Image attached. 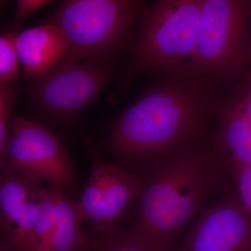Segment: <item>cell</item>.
Masks as SVG:
<instances>
[{
	"mask_svg": "<svg viewBox=\"0 0 251 251\" xmlns=\"http://www.w3.org/2000/svg\"><path fill=\"white\" fill-rule=\"evenodd\" d=\"M219 85L184 71L162 74L115 122L112 150L128 161L153 165L202 143L206 120L221 99Z\"/></svg>",
	"mask_w": 251,
	"mask_h": 251,
	"instance_id": "1",
	"label": "cell"
},
{
	"mask_svg": "<svg viewBox=\"0 0 251 251\" xmlns=\"http://www.w3.org/2000/svg\"><path fill=\"white\" fill-rule=\"evenodd\" d=\"M224 158L202 143L163 158L144 179L130 232L155 251H169L185 227L219 191Z\"/></svg>",
	"mask_w": 251,
	"mask_h": 251,
	"instance_id": "2",
	"label": "cell"
},
{
	"mask_svg": "<svg viewBox=\"0 0 251 251\" xmlns=\"http://www.w3.org/2000/svg\"><path fill=\"white\" fill-rule=\"evenodd\" d=\"M202 0H159L145 6L140 31L123 81L140 73L179 71L196 49Z\"/></svg>",
	"mask_w": 251,
	"mask_h": 251,
	"instance_id": "3",
	"label": "cell"
},
{
	"mask_svg": "<svg viewBox=\"0 0 251 251\" xmlns=\"http://www.w3.org/2000/svg\"><path fill=\"white\" fill-rule=\"evenodd\" d=\"M145 6L135 0H69L49 23L58 28L69 45L64 59L105 62L129 44Z\"/></svg>",
	"mask_w": 251,
	"mask_h": 251,
	"instance_id": "4",
	"label": "cell"
},
{
	"mask_svg": "<svg viewBox=\"0 0 251 251\" xmlns=\"http://www.w3.org/2000/svg\"><path fill=\"white\" fill-rule=\"evenodd\" d=\"M250 1L202 0L196 49L180 70L211 77L220 84L243 78L251 64L248 37Z\"/></svg>",
	"mask_w": 251,
	"mask_h": 251,
	"instance_id": "5",
	"label": "cell"
},
{
	"mask_svg": "<svg viewBox=\"0 0 251 251\" xmlns=\"http://www.w3.org/2000/svg\"><path fill=\"white\" fill-rule=\"evenodd\" d=\"M118 72L101 61L77 62L64 59L33 87L34 100L55 117H72L93 103Z\"/></svg>",
	"mask_w": 251,
	"mask_h": 251,
	"instance_id": "6",
	"label": "cell"
},
{
	"mask_svg": "<svg viewBox=\"0 0 251 251\" xmlns=\"http://www.w3.org/2000/svg\"><path fill=\"white\" fill-rule=\"evenodd\" d=\"M49 183L50 187L69 191L74 184V171L69 155L49 130L22 118L11 124L4 166Z\"/></svg>",
	"mask_w": 251,
	"mask_h": 251,
	"instance_id": "7",
	"label": "cell"
},
{
	"mask_svg": "<svg viewBox=\"0 0 251 251\" xmlns=\"http://www.w3.org/2000/svg\"><path fill=\"white\" fill-rule=\"evenodd\" d=\"M88 183L77 202L84 221L92 223L103 236L117 234V225L125 219L143 189L144 179L97 155Z\"/></svg>",
	"mask_w": 251,
	"mask_h": 251,
	"instance_id": "8",
	"label": "cell"
},
{
	"mask_svg": "<svg viewBox=\"0 0 251 251\" xmlns=\"http://www.w3.org/2000/svg\"><path fill=\"white\" fill-rule=\"evenodd\" d=\"M173 251H251V219L237 197L204 207Z\"/></svg>",
	"mask_w": 251,
	"mask_h": 251,
	"instance_id": "9",
	"label": "cell"
},
{
	"mask_svg": "<svg viewBox=\"0 0 251 251\" xmlns=\"http://www.w3.org/2000/svg\"><path fill=\"white\" fill-rule=\"evenodd\" d=\"M15 45L23 77L26 79L39 80L46 76L69 52L62 32L49 23L18 32Z\"/></svg>",
	"mask_w": 251,
	"mask_h": 251,
	"instance_id": "10",
	"label": "cell"
},
{
	"mask_svg": "<svg viewBox=\"0 0 251 251\" xmlns=\"http://www.w3.org/2000/svg\"><path fill=\"white\" fill-rule=\"evenodd\" d=\"M213 117L218 120L216 151L228 158L229 163L251 167V125L243 115L237 102L221 98Z\"/></svg>",
	"mask_w": 251,
	"mask_h": 251,
	"instance_id": "11",
	"label": "cell"
},
{
	"mask_svg": "<svg viewBox=\"0 0 251 251\" xmlns=\"http://www.w3.org/2000/svg\"><path fill=\"white\" fill-rule=\"evenodd\" d=\"M84 222L77 203L56 190L54 222L50 251H75L86 249L88 237L81 229Z\"/></svg>",
	"mask_w": 251,
	"mask_h": 251,
	"instance_id": "12",
	"label": "cell"
},
{
	"mask_svg": "<svg viewBox=\"0 0 251 251\" xmlns=\"http://www.w3.org/2000/svg\"><path fill=\"white\" fill-rule=\"evenodd\" d=\"M55 192L54 188H43L39 198V214L33 231L29 251H50L54 222Z\"/></svg>",
	"mask_w": 251,
	"mask_h": 251,
	"instance_id": "13",
	"label": "cell"
},
{
	"mask_svg": "<svg viewBox=\"0 0 251 251\" xmlns=\"http://www.w3.org/2000/svg\"><path fill=\"white\" fill-rule=\"evenodd\" d=\"M18 29L0 35V84L11 83L18 76L20 62L15 41Z\"/></svg>",
	"mask_w": 251,
	"mask_h": 251,
	"instance_id": "14",
	"label": "cell"
},
{
	"mask_svg": "<svg viewBox=\"0 0 251 251\" xmlns=\"http://www.w3.org/2000/svg\"><path fill=\"white\" fill-rule=\"evenodd\" d=\"M14 94L10 83L0 84V166H4L9 137L8 122L14 104Z\"/></svg>",
	"mask_w": 251,
	"mask_h": 251,
	"instance_id": "15",
	"label": "cell"
},
{
	"mask_svg": "<svg viewBox=\"0 0 251 251\" xmlns=\"http://www.w3.org/2000/svg\"><path fill=\"white\" fill-rule=\"evenodd\" d=\"M97 251H155L146 242L130 231L127 233H117L103 236Z\"/></svg>",
	"mask_w": 251,
	"mask_h": 251,
	"instance_id": "16",
	"label": "cell"
},
{
	"mask_svg": "<svg viewBox=\"0 0 251 251\" xmlns=\"http://www.w3.org/2000/svg\"><path fill=\"white\" fill-rule=\"evenodd\" d=\"M237 188V200L251 219V167L229 163Z\"/></svg>",
	"mask_w": 251,
	"mask_h": 251,
	"instance_id": "17",
	"label": "cell"
},
{
	"mask_svg": "<svg viewBox=\"0 0 251 251\" xmlns=\"http://www.w3.org/2000/svg\"><path fill=\"white\" fill-rule=\"evenodd\" d=\"M234 100L251 125V72L242 78V84Z\"/></svg>",
	"mask_w": 251,
	"mask_h": 251,
	"instance_id": "18",
	"label": "cell"
},
{
	"mask_svg": "<svg viewBox=\"0 0 251 251\" xmlns=\"http://www.w3.org/2000/svg\"><path fill=\"white\" fill-rule=\"evenodd\" d=\"M51 2L52 1L49 0H19L17 1L14 22H21L36 10L41 9L43 6L50 4Z\"/></svg>",
	"mask_w": 251,
	"mask_h": 251,
	"instance_id": "19",
	"label": "cell"
},
{
	"mask_svg": "<svg viewBox=\"0 0 251 251\" xmlns=\"http://www.w3.org/2000/svg\"><path fill=\"white\" fill-rule=\"evenodd\" d=\"M85 249H79V250H77V251H86Z\"/></svg>",
	"mask_w": 251,
	"mask_h": 251,
	"instance_id": "20",
	"label": "cell"
},
{
	"mask_svg": "<svg viewBox=\"0 0 251 251\" xmlns=\"http://www.w3.org/2000/svg\"><path fill=\"white\" fill-rule=\"evenodd\" d=\"M0 247H1V249H2V247H1V239H0Z\"/></svg>",
	"mask_w": 251,
	"mask_h": 251,
	"instance_id": "21",
	"label": "cell"
},
{
	"mask_svg": "<svg viewBox=\"0 0 251 251\" xmlns=\"http://www.w3.org/2000/svg\"><path fill=\"white\" fill-rule=\"evenodd\" d=\"M250 11L251 13V1H250Z\"/></svg>",
	"mask_w": 251,
	"mask_h": 251,
	"instance_id": "22",
	"label": "cell"
}]
</instances>
